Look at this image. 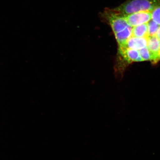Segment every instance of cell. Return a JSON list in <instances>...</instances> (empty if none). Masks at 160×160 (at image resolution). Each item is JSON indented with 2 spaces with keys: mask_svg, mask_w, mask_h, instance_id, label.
Returning a JSON list of instances; mask_svg holds the SVG:
<instances>
[{
  "mask_svg": "<svg viewBox=\"0 0 160 160\" xmlns=\"http://www.w3.org/2000/svg\"><path fill=\"white\" fill-rule=\"evenodd\" d=\"M148 38L131 37L128 40L124 47L128 48L139 50L147 47Z\"/></svg>",
  "mask_w": 160,
  "mask_h": 160,
  "instance_id": "cell-5",
  "label": "cell"
},
{
  "mask_svg": "<svg viewBox=\"0 0 160 160\" xmlns=\"http://www.w3.org/2000/svg\"><path fill=\"white\" fill-rule=\"evenodd\" d=\"M118 53L128 63L142 61L138 50L128 48L124 47H118Z\"/></svg>",
  "mask_w": 160,
  "mask_h": 160,
  "instance_id": "cell-4",
  "label": "cell"
},
{
  "mask_svg": "<svg viewBox=\"0 0 160 160\" xmlns=\"http://www.w3.org/2000/svg\"><path fill=\"white\" fill-rule=\"evenodd\" d=\"M148 33L149 37H153L156 35L160 25L151 20L147 23Z\"/></svg>",
  "mask_w": 160,
  "mask_h": 160,
  "instance_id": "cell-8",
  "label": "cell"
},
{
  "mask_svg": "<svg viewBox=\"0 0 160 160\" xmlns=\"http://www.w3.org/2000/svg\"><path fill=\"white\" fill-rule=\"evenodd\" d=\"M152 20L160 26V6L151 12Z\"/></svg>",
  "mask_w": 160,
  "mask_h": 160,
  "instance_id": "cell-10",
  "label": "cell"
},
{
  "mask_svg": "<svg viewBox=\"0 0 160 160\" xmlns=\"http://www.w3.org/2000/svg\"><path fill=\"white\" fill-rule=\"evenodd\" d=\"M147 23L132 28V37L148 38Z\"/></svg>",
  "mask_w": 160,
  "mask_h": 160,
  "instance_id": "cell-7",
  "label": "cell"
},
{
  "mask_svg": "<svg viewBox=\"0 0 160 160\" xmlns=\"http://www.w3.org/2000/svg\"><path fill=\"white\" fill-rule=\"evenodd\" d=\"M160 6V0H127L115 8L124 15L142 11L151 12Z\"/></svg>",
  "mask_w": 160,
  "mask_h": 160,
  "instance_id": "cell-1",
  "label": "cell"
},
{
  "mask_svg": "<svg viewBox=\"0 0 160 160\" xmlns=\"http://www.w3.org/2000/svg\"><path fill=\"white\" fill-rule=\"evenodd\" d=\"M147 47L151 53V61L154 63H157L160 60V40L155 36L149 37Z\"/></svg>",
  "mask_w": 160,
  "mask_h": 160,
  "instance_id": "cell-3",
  "label": "cell"
},
{
  "mask_svg": "<svg viewBox=\"0 0 160 160\" xmlns=\"http://www.w3.org/2000/svg\"><path fill=\"white\" fill-rule=\"evenodd\" d=\"M139 53L142 61H147L151 60V55L147 47L139 50Z\"/></svg>",
  "mask_w": 160,
  "mask_h": 160,
  "instance_id": "cell-9",
  "label": "cell"
},
{
  "mask_svg": "<svg viewBox=\"0 0 160 160\" xmlns=\"http://www.w3.org/2000/svg\"><path fill=\"white\" fill-rule=\"evenodd\" d=\"M123 16L128 24L132 28L147 23L152 19L151 12L148 11L138 12Z\"/></svg>",
  "mask_w": 160,
  "mask_h": 160,
  "instance_id": "cell-2",
  "label": "cell"
},
{
  "mask_svg": "<svg viewBox=\"0 0 160 160\" xmlns=\"http://www.w3.org/2000/svg\"><path fill=\"white\" fill-rule=\"evenodd\" d=\"M155 36L158 38L160 40V26H159Z\"/></svg>",
  "mask_w": 160,
  "mask_h": 160,
  "instance_id": "cell-11",
  "label": "cell"
},
{
  "mask_svg": "<svg viewBox=\"0 0 160 160\" xmlns=\"http://www.w3.org/2000/svg\"><path fill=\"white\" fill-rule=\"evenodd\" d=\"M132 28L129 26L123 31L114 34L118 47L124 46L128 40L132 37Z\"/></svg>",
  "mask_w": 160,
  "mask_h": 160,
  "instance_id": "cell-6",
  "label": "cell"
}]
</instances>
